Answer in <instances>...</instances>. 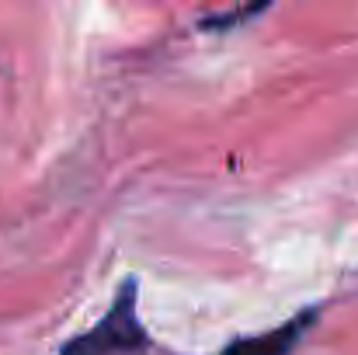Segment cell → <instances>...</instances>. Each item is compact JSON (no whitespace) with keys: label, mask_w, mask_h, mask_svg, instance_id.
Listing matches in <instances>:
<instances>
[{"label":"cell","mask_w":358,"mask_h":355,"mask_svg":"<svg viewBox=\"0 0 358 355\" xmlns=\"http://www.w3.org/2000/svg\"><path fill=\"white\" fill-rule=\"evenodd\" d=\"M136 307H139V282L129 275L119 286L108 314L84 335L70 338L59 349V355H146L150 335H146Z\"/></svg>","instance_id":"1"},{"label":"cell","mask_w":358,"mask_h":355,"mask_svg":"<svg viewBox=\"0 0 358 355\" xmlns=\"http://www.w3.org/2000/svg\"><path fill=\"white\" fill-rule=\"evenodd\" d=\"M313 321H317V310H303L299 317L285 321L282 328H271V331L250 335V338H234L220 355H292Z\"/></svg>","instance_id":"2"}]
</instances>
